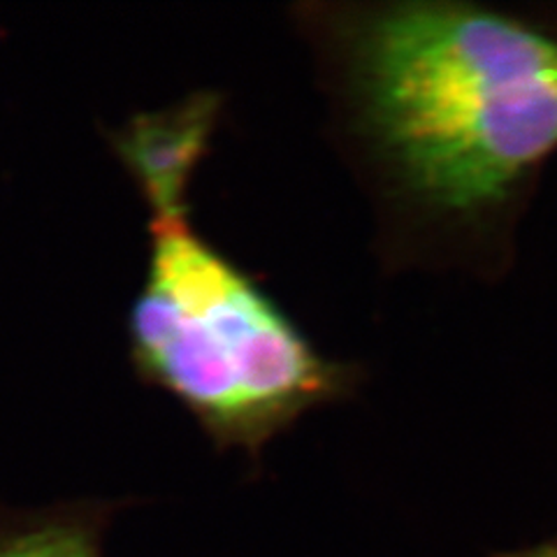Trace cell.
Returning <instances> with one entry per match:
<instances>
[{"label":"cell","mask_w":557,"mask_h":557,"mask_svg":"<svg viewBox=\"0 0 557 557\" xmlns=\"http://www.w3.org/2000/svg\"><path fill=\"white\" fill-rule=\"evenodd\" d=\"M300 24L395 258L476 233L557 151V40L518 16L409 0Z\"/></svg>","instance_id":"1"},{"label":"cell","mask_w":557,"mask_h":557,"mask_svg":"<svg viewBox=\"0 0 557 557\" xmlns=\"http://www.w3.org/2000/svg\"><path fill=\"white\" fill-rule=\"evenodd\" d=\"M149 237L145 282L128 311L133 370L219 448L256 458L313 409L351 395V364L321 354L188 214L151 216Z\"/></svg>","instance_id":"2"},{"label":"cell","mask_w":557,"mask_h":557,"mask_svg":"<svg viewBox=\"0 0 557 557\" xmlns=\"http://www.w3.org/2000/svg\"><path fill=\"white\" fill-rule=\"evenodd\" d=\"M221 114L219 94H190L165 110L143 112L112 133V149L151 216L188 214V190Z\"/></svg>","instance_id":"3"},{"label":"cell","mask_w":557,"mask_h":557,"mask_svg":"<svg viewBox=\"0 0 557 557\" xmlns=\"http://www.w3.org/2000/svg\"><path fill=\"white\" fill-rule=\"evenodd\" d=\"M102 520L94 504L0 507V557H100Z\"/></svg>","instance_id":"4"},{"label":"cell","mask_w":557,"mask_h":557,"mask_svg":"<svg viewBox=\"0 0 557 557\" xmlns=\"http://www.w3.org/2000/svg\"><path fill=\"white\" fill-rule=\"evenodd\" d=\"M502 557H557V542L544 544V546H534L528 550H518L511 555H502Z\"/></svg>","instance_id":"5"}]
</instances>
